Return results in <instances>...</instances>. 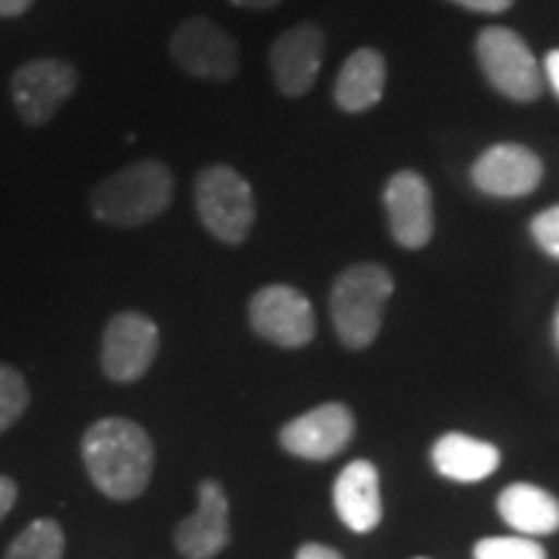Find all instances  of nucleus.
Here are the masks:
<instances>
[{
	"label": "nucleus",
	"mask_w": 559,
	"mask_h": 559,
	"mask_svg": "<svg viewBox=\"0 0 559 559\" xmlns=\"http://www.w3.org/2000/svg\"><path fill=\"white\" fill-rule=\"evenodd\" d=\"M544 70H547L549 86L555 88V94L559 96V50H551L547 58H544Z\"/></svg>",
	"instance_id": "bb28decb"
},
{
	"label": "nucleus",
	"mask_w": 559,
	"mask_h": 559,
	"mask_svg": "<svg viewBox=\"0 0 559 559\" xmlns=\"http://www.w3.org/2000/svg\"><path fill=\"white\" fill-rule=\"evenodd\" d=\"M194 207L200 223L221 243L236 247L249 236L257 221V202L251 185L234 166H205L194 179Z\"/></svg>",
	"instance_id": "20e7f679"
},
{
	"label": "nucleus",
	"mask_w": 559,
	"mask_h": 559,
	"mask_svg": "<svg viewBox=\"0 0 559 559\" xmlns=\"http://www.w3.org/2000/svg\"><path fill=\"white\" fill-rule=\"evenodd\" d=\"M19 500V485L16 479L9 477V474H0V523H3L5 515L11 513L13 506Z\"/></svg>",
	"instance_id": "b1692460"
},
{
	"label": "nucleus",
	"mask_w": 559,
	"mask_h": 559,
	"mask_svg": "<svg viewBox=\"0 0 559 559\" xmlns=\"http://www.w3.org/2000/svg\"><path fill=\"white\" fill-rule=\"evenodd\" d=\"M544 160L521 143H495L474 160L472 181L481 194L500 200L526 198L542 185Z\"/></svg>",
	"instance_id": "f8f14e48"
},
{
	"label": "nucleus",
	"mask_w": 559,
	"mask_h": 559,
	"mask_svg": "<svg viewBox=\"0 0 559 559\" xmlns=\"http://www.w3.org/2000/svg\"><path fill=\"white\" fill-rule=\"evenodd\" d=\"M383 207H386L391 236L400 247H428L436 230V213H432V190L423 174L412 169L396 171L383 190Z\"/></svg>",
	"instance_id": "9d476101"
},
{
	"label": "nucleus",
	"mask_w": 559,
	"mask_h": 559,
	"mask_svg": "<svg viewBox=\"0 0 559 559\" xmlns=\"http://www.w3.org/2000/svg\"><path fill=\"white\" fill-rule=\"evenodd\" d=\"M230 5H239V9H247V11H270V9H277L283 0H228Z\"/></svg>",
	"instance_id": "cd10ccee"
},
{
	"label": "nucleus",
	"mask_w": 559,
	"mask_h": 559,
	"mask_svg": "<svg viewBox=\"0 0 559 559\" xmlns=\"http://www.w3.org/2000/svg\"><path fill=\"white\" fill-rule=\"evenodd\" d=\"M81 456L104 498L128 502L145 492L156 464L148 432L128 417L96 419L81 438Z\"/></svg>",
	"instance_id": "f257e3e1"
},
{
	"label": "nucleus",
	"mask_w": 559,
	"mask_h": 559,
	"mask_svg": "<svg viewBox=\"0 0 559 559\" xmlns=\"http://www.w3.org/2000/svg\"><path fill=\"white\" fill-rule=\"evenodd\" d=\"M200 506L190 519H185L174 531V544L185 559H213L228 547V498L221 481L202 479L198 487Z\"/></svg>",
	"instance_id": "4468645a"
},
{
	"label": "nucleus",
	"mask_w": 559,
	"mask_h": 559,
	"mask_svg": "<svg viewBox=\"0 0 559 559\" xmlns=\"http://www.w3.org/2000/svg\"><path fill=\"white\" fill-rule=\"evenodd\" d=\"M451 3H456L466 11L489 13V16H495V13H506L508 9H513L515 0H451Z\"/></svg>",
	"instance_id": "5701e85b"
},
{
	"label": "nucleus",
	"mask_w": 559,
	"mask_h": 559,
	"mask_svg": "<svg viewBox=\"0 0 559 559\" xmlns=\"http://www.w3.org/2000/svg\"><path fill=\"white\" fill-rule=\"evenodd\" d=\"M174 200V174L164 160L143 158L102 179L88 194V207L99 223L140 228L160 218Z\"/></svg>",
	"instance_id": "f03ea898"
},
{
	"label": "nucleus",
	"mask_w": 559,
	"mask_h": 559,
	"mask_svg": "<svg viewBox=\"0 0 559 559\" xmlns=\"http://www.w3.org/2000/svg\"><path fill=\"white\" fill-rule=\"evenodd\" d=\"M29 383L19 368L0 362V436L19 423L29 409Z\"/></svg>",
	"instance_id": "aec40b11"
},
{
	"label": "nucleus",
	"mask_w": 559,
	"mask_h": 559,
	"mask_svg": "<svg viewBox=\"0 0 559 559\" xmlns=\"http://www.w3.org/2000/svg\"><path fill=\"white\" fill-rule=\"evenodd\" d=\"M394 293V280L381 264H353L334 280L330 311L342 345L366 349L379 337L383 311Z\"/></svg>",
	"instance_id": "7ed1b4c3"
},
{
	"label": "nucleus",
	"mask_w": 559,
	"mask_h": 559,
	"mask_svg": "<svg viewBox=\"0 0 559 559\" xmlns=\"http://www.w3.org/2000/svg\"><path fill=\"white\" fill-rule=\"evenodd\" d=\"M171 60L198 81L226 83L239 73V45L207 16H190L169 39Z\"/></svg>",
	"instance_id": "0eeeda50"
},
{
	"label": "nucleus",
	"mask_w": 559,
	"mask_h": 559,
	"mask_svg": "<svg viewBox=\"0 0 559 559\" xmlns=\"http://www.w3.org/2000/svg\"><path fill=\"white\" fill-rule=\"evenodd\" d=\"M79 68L62 58H34L11 75V99L19 120L45 128L79 88Z\"/></svg>",
	"instance_id": "423d86ee"
},
{
	"label": "nucleus",
	"mask_w": 559,
	"mask_h": 559,
	"mask_svg": "<svg viewBox=\"0 0 559 559\" xmlns=\"http://www.w3.org/2000/svg\"><path fill=\"white\" fill-rule=\"evenodd\" d=\"M477 60L489 86L510 102L531 104L542 96L544 75L526 39L508 26H487L477 34Z\"/></svg>",
	"instance_id": "39448f33"
},
{
	"label": "nucleus",
	"mask_w": 559,
	"mask_h": 559,
	"mask_svg": "<svg viewBox=\"0 0 559 559\" xmlns=\"http://www.w3.org/2000/svg\"><path fill=\"white\" fill-rule=\"evenodd\" d=\"M249 324L277 347H304L317 332L309 298L290 285H264L257 290L249 300Z\"/></svg>",
	"instance_id": "1a4fd4ad"
},
{
	"label": "nucleus",
	"mask_w": 559,
	"mask_h": 559,
	"mask_svg": "<svg viewBox=\"0 0 559 559\" xmlns=\"http://www.w3.org/2000/svg\"><path fill=\"white\" fill-rule=\"evenodd\" d=\"M498 510L502 521L521 536H547L559 531V500L547 489L526 481L502 489Z\"/></svg>",
	"instance_id": "a211bd4d"
},
{
	"label": "nucleus",
	"mask_w": 559,
	"mask_h": 559,
	"mask_svg": "<svg viewBox=\"0 0 559 559\" xmlns=\"http://www.w3.org/2000/svg\"><path fill=\"white\" fill-rule=\"evenodd\" d=\"M555 340H557V347H559V309H557V319H555Z\"/></svg>",
	"instance_id": "c85d7f7f"
},
{
	"label": "nucleus",
	"mask_w": 559,
	"mask_h": 559,
	"mask_svg": "<svg viewBox=\"0 0 559 559\" xmlns=\"http://www.w3.org/2000/svg\"><path fill=\"white\" fill-rule=\"evenodd\" d=\"M156 321L140 311H120L102 334V370L115 383H135L148 373L158 355Z\"/></svg>",
	"instance_id": "6e6552de"
},
{
	"label": "nucleus",
	"mask_w": 559,
	"mask_h": 559,
	"mask_svg": "<svg viewBox=\"0 0 559 559\" xmlns=\"http://www.w3.org/2000/svg\"><path fill=\"white\" fill-rule=\"evenodd\" d=\"M296 559H342V555L332 547H324V544H304Z\"/></svg>",
	"instance_id": "393cba45"
},
{
	"label": "nucleus",
	"mask_w": 559,
	"mask_h": 559,
	"mask_svg": "<svg viewBox=\"0 0 559 559\" xmlns=\"http://www.w3.org/2000/svg\"><path fill=\"white\" fill-rule=\"evenodd\" d=\"M531 236L539 243L542 251L559 260V205L542 210L534 221H531Z\"/></svg>",
	"instance_id": "4be33fe9"
},
{
	"label": "nucleus",
	"mask_w": 559,
	"mask_h": 559,
	"mask_svg": "<svg viewBox=\"0 0 559 559\" xmlns=\"http://www.w3.org/2000/svg\"><path fill=\"white\" fill-rule=\"evenodd\" d=\"M474 559H547V551L526 536H489L477 542Z\"/></svg>",
	"instance_id": "412c9836"
},
{
	"label": "nucleus",
	"mask_w": 559,
	"mask_h": 559,
	"mask_svg": "<svg viewBox=\"0 0 559 559\" xmlns=\"http://www.w3.org/2000/svg\"><path fill=\"white\" fill-rule=\"evenodd\" d=\"M326 37L321 26L304 21L290 26L270 47V70L277 88L290 99L306 96L319 79L324 62Z\"/></svg>",
	"instance_id": "9b49d317"
},
{
	"label": "nucleus",
	"mask_w": 559,
	"mask_h": 559,
	"mask_svg": "<svg viewBox=\"0 0 559 559\" xmlns=\"http://www.w3.org/2000/svg\"><path fill=\"white\" fill-rule=\"evenodd\" d=\"M386 88V60L373 47H360L342 62L334 81V102L347 115L373 109Z\"/></svg>",
	"instance_id": "dca6fc26"
},
{
	"label": "nucleus",
	"mask_w": 559,
	"mask_h": 559,
	"mask_svg": "<svg viewBox=\"0 0 559 559\" xmlns=\"http://www.w3.org/2000/svg\"><path fill=\"white\" fill-rule=\"evenodd\" d=\"M430 459L440 477L464 481V485L487 479L500 466V451L487 440H477L466 432L440 436L432 445Z\"/></svg>",
	"instance_id": "f3484780"
},
{
	"label": "nucleus",
	"mask_w": 559,
	"mask_h": 559,
	"mask_svg": "<svg viewBox=\"0 0 559 559\" xmlns=\"http://www.w3.org/2000/svg\"><path fill=\"white\" fill-rule=\"evenodd\" d=\"M34 3H37V0H0V19L24 16Z\"/></svg>",
	"instance_id": "a878e982"
},
{
	"label": "nucleus",
	"mask_w": 559,
	"mask_h": 559,
	"mask_svg": "<svg viewBox=\"0 0 559 559\" xmlns=\"http://www.w3.org/2000/svg\"><path fill=\"white\" fill-rule=\"evenodd\" d=\"M419 559H423V557H419Z\"/></svg>",
	"instance_id": "c756f323"
},
{
	"label": "nucleus",
	"mask_w": 559,
	"mask_h": 559,
	"mask_svg": "<svg viewBox=\"0 0 559 559\" xmlns=\"http://www.w3.org/2000/svg\"><path fill=\"white\" fill-rule=\"evenodd\" d=\"M62 555L66 531L55 519H37L9 544L3 559H62Z\"/></svg>",
	"instance_id": "6ab92c4d"
},
{
	"label": "nucleus",
	"mask_w": 559,
	"mask_h": 559,
	"mask_svg": "<svg viewBox=\"0 0 559 559\" xmlns=\"http://www.w3.org/2000/svg\"><path fill=\"white\" fill-rule=\"evenodd\" d=\"M355 417L345 404H321L280 430L283 449L298 459L326 461L353 440Z\"/></svg>",
	"instance_id": "ddd939ff"
},
{
	"label": "nucleus",
	"mask_w": 559,
	"mask_h": 559,
	"mask_svg": "<svg viewBox=\"0 0 559 559\" xmlns=\"http://www.w3.org/2000/svg\"><path fill=\"white\" fill-rule=\"evenodd\" d=\"M334 510L340 521L355 534H368L381 523L379 469L366 459L353 461L334 481Z\"/></svg>",
	"instance_id": "2eb2a0df"
}]
</instances>
